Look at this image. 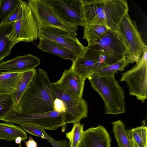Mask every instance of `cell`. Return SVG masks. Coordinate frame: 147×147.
Wrapping results in <instances>:
<instances>
[{
  "mask_svg": "<svg viewBox=\"0 0 147 147\" xmlns=\"http://www.w3.org/2000/svg\"><path fill=\"white\" fill-rule=\"evenodd\" d=\"M86 25L105 26L119 35V26L129 11L125 0H81Z\"/></svg>",
  "mask_w": 147,
  "mask_h": 147,
  "instance_id": "6da1fadb",
  "label": "cell"
},
{
  "mask_svg": "<svg viewBox=\"0 0 147 147\" xmlns=\"http://www.w3.org/2000/svg\"><path fill=\"white\" fill-rule=\"evenodd\" d=\"M48 74L39 68L22 97L17 110L37 114L54 110L55 98Z\"/></svg>",
  "mask_w": 147,
  "mask_h": 147,
  "instance_id": "7a4b0ae2",
  "label": "cell"
},
{
  "mask_svg": "<svg viewBox=\"0 0 147 147\" xmlns=\"http://www.w3.org/2000/svg\"><path fill=\"white\" fill-rule=\"evenodd\" d=\"M88 78L91 87L102 98L105 104L106 114L125 113L124 91L115 80L114 74L102 76L94 73Z\"/></svg>",
  "mask_w": 147,
  "mask_h": 147,
  "instance_id": "3957f363",
  "label": "cell"
},
{
  "mask_svg": "<svg viewBox=\"0 0 147 147\" xmlns=\"http://www.w3.org/2000/svg\"><path fill=\"white\" fill-rule=\"evenodd\" d=\"M65 112L55 110L44 113L31 114L14 110L1 120L11 124L20 125L29 124L34 125L45 129L56 130L61 126L62 131H65Z\"/></svg>",
  "mask_w": 147,
  "mask_h": 147,
  "instance_id": "277c9868",
  "label": "cell"
},
{
  "mask_svg": "<svg viewBox=\"0 0 147 147\" xmlns=\"http://www.w3.org/2000/svg\"><path fill=\"white\" fill-rule=\"evenodd\" d=\"M119 36L127 50L125 57L129 63H137L147 48L139 32L136 22L128 13L122 19L119 26Z\"/></svg>",
  "mask_w": 147,
  "mask_h": 147,
  "instance_id": "5b68a950",
  "label": "cell"
},
{
  "mask_svg": "<svg viewBox=\"0 0 147 147\" xmlns=\"http://www.w3.org/2000/svg\"><path fill=\"white\" fill-rule=\"evenodd\" d=\"M118 61L110 57L101 49L87 46L73 61L70 68L86 80L102 67Z\"/></svg>",
  "mask_w": 147,
  "mask_h": 147,
  "instance_id": "8992f818",
  "label": "cell"
},
{
  "mask_svg": "<svg viewBox=\"0 0 147 147\" xmlns=\"http://www.w3.org/2000/svg\"><path fill=\"white\" fill-rule=\"evenodd\" d=\"M20 3L19 13L8 36L14 45L22 41L34 42L38 38L39 28L27 2L20 0Z\"/></svg>",
  "mask_w": 147,
  "mask_h": 147,
  "instance_id": "52a82bcc",
  "label": "cell"
},
{
  "mask_svg": "<svg viewBox=\"0 0 147 147\" xmlns=\"http://www.w3.org/2000/svg\"><path fill=\"white\" fill-rule=\"evenodd\" d=\"M147 48L138 63L121 74V82L124 81L130 95L144 102L147 98Z\"/></svg>",
  "mask_w": 147,
  "mask_h": 147,
  "instance_id": "ba28073f",
  "label": "cell"
},
{
  "mask_svg": "<svg viewBox=\"0 0 147 147\" xmlns=\"http://www.w3.org/2000/svg\"><path fill=\"white\" fill-rule=\"evenodd\" d=\"M59 18L76 32L78 26L85 27L81 0H45Z\"/></svg>",
  "mask_w": 147,
  "mask_h": 147,
  "instance_id": "9c48e42d",
  "label": "cell"
},
{
  "mask_svg": "<svg viewBox=\"0 0 147 147\" xmlns=\"http://www.w3.org/2000/svg\"><path fill=\"white\" fill-rule=\"evenodd\" d=\"M52 88L55 98L61 100L65 107L64 123L79 122L88 116V107L86 102L83 98H76L65 91L56 82L52 83Z\"/></svg>",
  "mask_w": 147,
  "mask_h": 147,
  "instance_id": "30bf717a",
  "label": "cell"
},
{
  "mask_svg": "<svg viewBox=\"0 0 147 147\" xmlns=\"http://www.w3.org/2000/svg\"><path fill=\"white\" fill-rule=\"evenodd\" d=\"M27 3L39 28L45 26L55 27L77 35L76 32L59 18L45 0H29Z\"/></svg>",
  "mask_w": 147,
  "mask_h": 147,
  "instance_id": "8fae6325",
  "label": "cell"
},
{
  "mask_svg": "<svg viewBox=\"0 0 147 147\" xmlns=\"http://www.w3.org/2000/svg\"><path fill=\"white\" fill-rule=\"evenodd\" d=\"M43 37L53 41L71 50L79 56L86 47L79 41L75 35L60 28L54 26H43L39 28L38 38Z\"/></svg>",
  "mask_w": 147,
  "mask_h": 147,
  "instance_id": "7c38bea8",
  "label": "cell"
},
{
  "mask_svg": "<svg viewBox=\"0 0 147 147\" xmlns=\"http://www.w3.org/2000/svg\"><path fill=\"white\" fill-rule=\"evenodd\" d=\"M88 46L101 49L107 55L117 61L125 57L127 52L119 35L110 30L98 40Z\"/></svg>",
  "mask_w": 147,
  "mask_h": 147,
  "instance_id": "4fadbf2b",
  "label": "cell"
},
{
  "mask_svg": "<svg viewBox=\"0 0 147 147\" xmlns=\"http://www.w3.org/2000/svg\"><path fill=\"white\" fill-rule=\"evenodd\" d=\"M111 140L105 128L99 125L84 131L78 147H111Z\"/></svg>",
  "mask_w": 147,
  "mask_h": 147,
  "instance_id": "5bb4252c",
  "label": "cell"
},
{
  "mask_svg": "<svg viewBox=\"0 0 147 147\" xmlns=\"http://www.w3.org/2000/svg\"><path fill=\"white\" fill-rule=\"evenodd\" d=\"M85 80L69 68L64 71L61 78L56 82L72 97L81 99Z\"/></svg>",
  "mask_w": 147,
  "mask_h": 147,
  "instance_id": "9a60e30c",
  "label": "cell"
},
{
  "mask_svg": "<svg viewBox=\"0 0 147 147\" xmlns=\"http://www.w3.org/2000/svg\"><path fill=\"white\" fill-rule=\"evenodd\" d=\"M40 64L38 58L29 54L1 63L0 71L23 72L35 68Z\"/></svg>",
  "mask_w": 147,
  "mask_h": 147,
  "instance_id": "2e32d148",
  "label": "cell"
},
{
  "mask_svg": "<svg viewBox=\"0 0 147 147\" xmlns=\"http://www.w3.org/2000/svg\"><path fill=\"white\" fill-rule=\"evenodd\" d=\"M39 39V44L36 47L42 51L70 60L72 61L78 56L71 50L51 40L43 37Z\"/></svg>",
  "mask_w": 147,
  "mask_h": 147,
  "instance_id": "e0dca14e",
  "label": "cell"
},
{
  "mask_svg": "<svg viewBox=\"0 0 147 147\" xmlns=\"http://www.w3.org/2000/svg\"><path fill=\"white\" fill-rule=\"evenodd\" d=\"M36 72L35 68L22 72L15 90L11 94L14 110L18 109L22 97L28 89Z\"/></svg>",
  "mask_w": 147,
  "mask_h": 147,
  "instance_id": "ac0fdd59",
  "label": "cell"
},
{
  "mask_svg": "<svg viewBox=\"0 0 147 147\" xmlns=\"http://www.w3.org/2000/svg\"><path fill=\"white\" fill-rule=\"evenodd\" d=\"M14 23H0V61L10 55L14 45L9 40L8 36L12 30Z\"/></svg>",
  "mask_w": 147,
  "mask_h": 147,
  "instance_id": "d6986e66",
  "label": "cell"
},
{
  "mask_svg": "<svg viewBox=\"0 0 147 147\" xmlns=\"http://www.w3.org/2000/svg\"><path fill=\"white\" fill-rule=\"evenodd\" d=\"M23 72L6 71L0 73V93L12 94Z\"/></svg>",
  "mask_w": 147,
  "mask_h": 147,
  "instance_id": "ffe728a7",
  "label": "cell"
},
{
  "mask_svg": "<svg viewBox=\"0 0 147 147\" xmlns=\"http://www.w3.org/2000/svg\"><path fill=\"white\" fill-rule=\"evenodd\" d=\"M19 137L23 140L27 139L26 132L20 127L13 124L0 123V140L10 141Z\"/></svg>",
  "mask_w": 147,
  "mask_h": 147,
  "instance_id": "44dd1931",
  "label": "cell"
},
{
  "mask_svg": "<svg viewBox=\"0 0 147 147\" xmlns=\"http://www.w3.org/2000/svg\"><path fill=\"white\" fill-rule=\"evenodd\" d=\"M133 147H147V129L145 121L142 125L127 131Z\"/></svg>",
  "mask_w": 147,
  "mask_h": 147,
  "instance_id": "7402d4cb",
  "label": "cell"
},
{
  "mask_svg": "<svg viewBox=\"0 0 147 147\" xmlns=\"http://www.w3.org/2000/svg\"><path fill=\"white\" fill-rule=\"evenodd\" d=\"M107 27L98 25H90L84 27L83 39H86L88 46L98 40L109 30Z\"/></svg>",
  "mask_w": 147,
  "mask_h": 147,
  "instance_id": "603a6c76",
  "label": "cell"
},
{
  "mask_svg": "<svg viewBox=\"0 0 147 147\" xmlns=\"http://www.w3.org/2000/svg\"><path fill=\"white\" fill-rule=\"evenodd\" d=\"M112 124L113 131L118 147H133L122 121L118 120L113 122Z\"/></svg>",
  "mask_w": 147,
  "mask_h": 147,
  "instance_id": "cb8c5ba5",
  "label": "cell"
},
{
  "mask_svg": "<svg viewBox=\"0 0 147 147\" xmlns=\"http://www.w3.org/2000/svg\"><path fill=\"white\" fill-rule=\"evenodd\" d=\"M84 125L79 122L73 123L71 130L65 134L69 140V147H78L83 136Z\"/></svg>",
  "mask_w": 147,
  "mask_h": 147,
  "instance_id": "d4e9b609",
  "label": "cell"
},
{
  "mask_svg": "<svg viewBox=\"0 0 147 147\" xmlns=\"http://www.w3.org/2000/svg\"><path fill=\"white\" fill-rule=\"evenodd\" d=\"M129 64L125 57L115 63L102 67L94 73L102 76H110L115 74L117 71H124Z\"/></svg>",
  "mask_w": 147,
  "mask_h": 147,
  "instance_id": "484cf974",
  "label": "cell"
},
{
  "mask_svg": "<svg viewBox=\"0 0 147 147\" xmlns=\"http://www.w3.org/2000/svg\"><path fill=\"white\" fill-rule=\"evenodd\" d=\"M14 110L11 94L0 93V120Z\"/></svg>",
  "mask_w": 147,
  "mask_h": 147,
  "instance_id": "4316f807",
  "label": "cell"
},
{
  "mask_svg": "<svg viewBox=\"0 0 147 147\" xmlns=\"http://www.w3.org/2000/svg\"><path fill=\"white\" fill-rule=\"evenodd\" d=\"M20 3V0H0V18L3 23Z\"/></svg>",
  "mask_w": 147,
  "mask_h": 147,
  "instance_id": "83f0119b",
  "label": "cell"
},
{
  "mask_svg": "<svg viewBox=\"0 0 147 147\" xmlns=\"http://www.w3.org/2000/svg\"><path fill=\"white\" fill-rule=\"evenodd\" d=\"M21 128L27 133L34 136L46 139L50 143L52 137L49 136L42 127L31 124H26L20 125Z\"/></svg>",
  "mask_w": 147,
  "mask_h": 147,
  "instance_id": "f1b7e54d",
  "label": "cell"
},
{
  "mask_svg": "<svg viewBox=\"0 0 147 147\" xmlns=\"http://www.w3.org/2000/svg\"><path fill=\"white\" fill-rule=\"evenodd\" d=\"M20 9L21 5L20 3L8 17L3 23H1L4 24L14 23L18 16Z\"/></svg>",
  "mask_w": 147,
  "mask_h": 147,
  "instance_id": "f546056e",
  "label": "cell"
},
{
  "mask_svg": "<svg viewBox=\"0 0 147 147\" xmlns=\"http://www.w3.org/2000/svg\"><path fill=\"white\" fill-rule=\"evenodd\" d=\"M54 110L58 112H65V107L63 102L58 98H55L53 104Z\"/></svg>",
  "mask_w": 147,
  "mask_h": 147,
  "instance_id": "4dcf8cb0",
  "label": "cell"
},
{
  "mask_svg": "<svg viewBox=\"0 0 147 147\" xmlns=\"http://www.w3.org/2000/svg\"><path fill=\"white\" fill-rule=\"evenodd\" d=\"M51 144L53 147H69L66 140H56L53 138L51 141Z\"/></svg>",
  "mask_w": 147,
  "mask_h": 147,
  "instance_id": "1f68e13d",
  "label": "cell"
},
{
  "mask_svg": "<svg viewBox=\"0 0 147 147\" xmlns=\"http://www.w3.org/2000/svg\"><path fill=\"white\" fill-rule=\"evenodd\" d=\"M26 147H38L37 144L31 137H29V140L27 141H24Z\"/></svg>",
  "mask_w": 147,
  "mask_h": 147,
  "instance_id": "d6a6232c",
  "label": "cell"
},
{
  "mask_svg": "<svg viewBox=\"0 0 147 147\" xmlns=\"http://www.w3.org/2000/svg\"><path fill=\"white\" fill-rule=\"evenodd\" d=\"M15 140V142L18 144L20 143L21 141H23L22 138L20 137L17 138Z\"/></svg>",
  "mask_w": 147,
  "mask_h": 147,
  "instance_id": "836d02e7",
  "label": "cell"
}]
</instances>
